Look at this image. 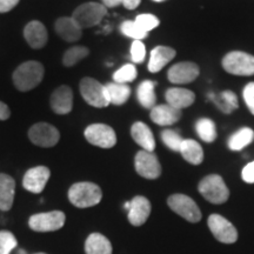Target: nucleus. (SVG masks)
I'll return each mask as SVG.
<instances>
[{"label": "nucleus", "instance_id": "nucleus-1", "mask_svg": "<svg viewBox=\"0 0 254 254\" xmlns=\"http://www.w3.org/2000/svg\"><path fill=\"white\" fill-rule=\"evenodd\" d=\"M103 198L100 187L93 183H77L68 190V199L72 205L79 208H87L98 205Z\"/></svg>", "mask_w": 254, "mask_h": 254}, {"label": "nucleus", "instance_id": "nucleus-2", "mask_svg": "<svg viewBox=\"0 0 254 254\" xmlns=\"http://www.w3.org/2000/svg\"><path fill=\"white\" fill-rule=\"evenodd\" d=\"M44 78V66L39 62L21 64L13 73V82L19 91L26 92L37 87Z\"/></svg>", "mask_w": 254, "mask_h": 254}, {"label": "nucleus", "instance_id": "nucleus-3", "mask_svg": "<svg viewBox=\"0 0 254 254\" xmlns=\"http://www.w3.org/2000/svg\"><path fill=\"white\" fill-rule=\"evenodd\" d=\"M198 190L204 198L212 204H224L230 198V190L224 179L218 174L205 177L199 183Z\"/></svg>", "mask_w": 254, "mask_h": 254}, {"label": "nucleus", "instance_id": "nucleus-4", "mask_svg": "<svg viewBox=\"0 0 254 254\" xmlns=\"http://www.w3.org/2000/svg\"><path fill=\"white\" fill-rule=\"evenodd\" d=\"M80 93L84 100L93 107L103 109V107L109 106L111 104L106 87L95 79H82L80 81Z\"/></svg>", "mask_w": 254, "mask_h": 254}, {"label": "nucleus", "instance_id": "nucleus-5", "mask_svg": "<svg viewBox=\"0 0 254 254\" xmlns=\"http://www.w3.org/2000/svg\"><path fill=\"white\" fill-rule=\"evenodd\" d=\"M167 205L178 215L190 222H198L201 220V211L195 201L185 194H173L167 199Z\"/></svg>", "mask_w": 254, "mask_h": 254}, {"label": "nucleus", "instance_id": "nucleus-6", "mask_svg": "<svg viewBox=\"0 0 254 254\" xmlns=\"http://www.w3.org/2000/svg\"><path fill=\"white\" fill-rule=\"evenodd\" d=\"M222 67L226 72L236 75H253L254 74V57L249 53L234 51L228 53L222 59Z\"/></svg>", "mask_w": 254, "mask_h": 254}, {"label": "nucleus", "instance_id": "nucleus-7", "mask_svg": "<svg viewBox=\"0 0 254 254\" xmlns=\"http://www.w3.org/2000/svg\"><path fill=\"white\" fill-rule=\"evenodd\" d=\"M106 14V7L97 2L82 4L73 13V20L81 28H88L99 24Z\"/></svg>", "mask_w": 254, "mask_h": 254}, {"label": "nucleus", "instance_id": "nucleus-8", "mask_svg": "<svg viewBox=\"0 0 254 254\" xmlns=\"http://www.w3.org/2000/svg\"><path fill=\"white\" fill-rule=\"evenodd\" d=\"M66 215L62 211L33 214L28 219V226L36 232L58 231L65 225Z\"/></svg>", "mask_w": 254, "mask_h": 254}, {"label": "nucleus", "instance_id": "nucleus-9", "mask_svg": "<svg viewBox=\"0 0 254 254\" xmlns=\"http://www.w3.org/2000/svg\"><path fill=\"white\" fill-rule=\"evenodd\" d=\"M208 227L213 237L222 244H233L238 240V231L231 221L220 214H211L208 218Z\"/></svg>", "mask_w": 254, "mask_h": 254}, {"label": "nucleus", "instance_id": "nucleus-10", "mask_svg": "<svg viewBox=\"0 0 254 254\" xmlns=\"http://www.w3.org/2000/svg\"><path fill=\"white\" fill-rule=\"evenodd\" d=\"M85 138L90 144L101 148H111L117 142L114 129L105 124H93L88 126L85 129Z\"/></svg>", "mask_w": 254, "mask_h": 254}, {"label": "nucleus", "instance_id": "nucleus-11", "mask_svg": "<svg viewBox=\"0 0 254 254\" xmlns=\"http://www.w3.org/2000/svg\"><path fill=\"white\" fill-rule=\"evenodd\" d=\"M28 136L34 145L40 147H52L58 144L60 134L55 126L46 123H39L31 127Z\"/></svg>", "mask_w": 254, "mask_h": 254}, {"label": "nucleus", "instance_id": "nucleus-12", "mask_svg": "<svg viewBox=\"0 0 254 254\" xmlns=\"http://www.w3.org/2000/svg\"><path fill=\"white\" fill-rule=\"evenodd\" d=\"M135 170L139 176L146 179H157L161 174V166L153 152L139 151L135 155Z\"/></svg>", "mask_w": 254, "mask_h": 254}, {"label": "nucleus", "instance_id": "nucleus-13", "mask_svg": "<svg viewBox=\"0 0 254 254\" xmlns=\"http://www.w3.org/2000/svg\"><path fill=\"white\" fill-rule=\"evenodd\" d=\"M50 170L45 166H37L30 168L25 173L23 180L25 190H27L31 193H34V194H39L45 189L46 184L50 179Z\"/></svg>", "mask_w": 254, "mask_h": 254}, {"label": "nucleus", "instance_id": "nucleus-14", "mask_svg": "<svg viewBox=\"0 0 254 254\" xmlns=\"http://www.w3.org/2000/svg\"><path fill=\"white\" fill-rule=\"evenodd\" d=\"M199 75V67L192 62L176 64L168 69L167 78L173 84H189L194 81Z\"/></svg>", "mask_w": 254, "mask_h": 254}, {"label": "nucleus", "instance_id": "nucleus-15", "mask_svg": "<svg viewBox=\"0 0 254 254\" xmlns=\"http://www.w3.org/2000/svg\"><path fill=\"white\" fill-rule=\"evenodd\" d=\"M150 200L142 195H136L132 199L131 207L128 209V221L133 226H141L147 221L151 214Z\"/></svg>", "mask_w": 254, "mask_h": 254}, {"label": "nucleus", "instance_id": "nucleus-16", "mask_svg": "<svg viewBox=\"0 0 254 254\" xmlns=\"http://www.w3.org/2000/svg\"><path fill=\"white\" fill-rule=\"evenodd\" d=\"M51 107L57 114H67L73 107V93L68 86H60L51 95Z\"/></svg>", "mask_w": 254, "mask_h": 254}, {"label": "nucleus", "instance_id": "nucleus-17", "mask_svg": "<svg viewBox=\"0 0 254 254\" xmlns=\"http://www.w3.org/2000/svg\"><path fill=\"white\" fill-rule=\"evenodd\" d=\"M182 118V111L174 109L170 105H159L151 111V119L160 126H170Z\"/></svg>", "mask_w": 254, "mask_h": 254}, {"label": "nucleus", "instance_id": "nucleus-18", "mask_svg": "<svg viewBox=\"0 0 254 254\" xmlns=\"http://www.w3.org/2000/svg\"><path fill=\"white\" fill-rule=\"evenodd\" d=\"M132 138L144 151L153 152L155 148L154 135L152 133L151 128L146 124L138 122L133 124L131 128Z\"/></svg>", "mask_w": 254, "mask_h": 254}, {"label": "nucleus", "instance_id": "nucleus-19", "mask_svg": "<svg viewBox=\"0 0 254 254\" xmlns=\"http://www.w3.org/2000/svg\"><path fill=\"white\" fill-rule=\"evenodd\" d=\"M25 39L33 49H41L47 43V31L40 21H31L24 30Z\"/></svg>", "mask_w": 254, "mask_h": 254}, {"label": "nucleus", "instance_id": "nucleus-20", "mask_svg": "<svg viewBox=\"0 0 254 254\" xmlns=\"http://www.w3.org/2000/svg\"><path fill=\"white\" fill-rule=\"evenodd\" d=\"M165 97L170 106L180 111L190 106L195 100V94L186 88H170L166 91Z\"/></svg>", "mask_w": 254, "mask_h": 254}, {"label": "nucleus", "instance_id": "nucleus-21", "mask_svg": "<svg viewBox=\"0 0 254 254\" xmlns=\"http://www.w3.org/2000/svg\"><path fill=\"white\" fill-rule=\"evenodd\" d=\"M176 57V51L167 46H157L151 52L148 69L152 73H157L163 69L168 63Z\"/></svg>", "mask_w": 254, "mask_h": 254}, {"label": "nucleus", "instance_id": "nucleus-22", "mask_svg": "<svg viewBox=\"0 0 254 254\" xmlns=\"http://www.w3.org/2000/svg\"><path fill=\"white\" fill-rule=\"evenodd\" d=\"M15 193V182L8 174L0 173V209L9 211L12 208Z\"/></svg>", "mask_w": 254, "mask_h": 254}, {"label": "nucleus", "instance_id": "nucleus-23", "mask_svg": "<svg viewBox=\"0 0 254 254\" xmlns=\"http://www.w3.org/2000/svg\"><path fill=\"white\" fill-rule=\"evenodd\" d=\"M56 31L64 40L69 41H77L81 38L82 30L79 27V25L73 20V18H60L56 23Z\"/></svg>", "mask_w": 254, "mask_h": 254}, {"label": "nucleus", "instance_id": "nucleus-24", "mask_svg": "<svg viewBox=\"0 0 254 254\" xmlns=\"http://www.w3.org/2000/svg\"><path fill=\"white\" fill-rule=\"evenodd\" d=\"M112 244L100 233H92L85 243L86 254H112Z\"/></svg>", "mask_w": 254, "mask_h": 254}, {"label": "nucleus", "instance_id": "nucleus-25", "mask_svg": "<svg viewBox=\"0 0 254 254\" xmlns=\"http://www.w3.org/2000/svg\"><path fill=\"white\" fill-rule=\"evenodd\" d=\"M179 152L182 153L187 163L192 165H200L204 160L202 147L195 140H192V139H184Z\"/></svg>", "mask_w": 254, "mask_h": 254}, {"label": "nucleus", "instance_id": "nucleus-26", "mask_svg": "<svg viewBox=\"0 0 254 254\" xmlns=\"http://www.w3.org/2000/svg\"><path fill=\"white\" fill-rule=\"evenodd\" d=\"M107 93H109L110 103L114 105H123L128 100L131 95V88L126 84H119V82H110L105 85Z\"/></svg>", "mask_w": 254, "mask_h": 254}, {"label": "nucleus", "instance_id": "nucleus-27", "mask_svg": "<svg viewBox=\"0 0 254 254\" xmlns=\"http://www.w3.org/2000/svg\"><path fill=\"white\" fill-rule=\"evenodd\" d=\"M155 84L151 80L142 81L138 87V100L142 107L145 109H153L155 105V97L154 92Z\"/></svg>", "mask_w": 254, "mask_h": 254}, {"label": "nucleus", "instance_id": "nucleus-28", "mask_svg": "<svg viewBox=\"0 0 254 254\" xmlns=\"http://www.w3.org/2000/svg\"><path fill=\"white\" fill-rule=\"evenodd\" d=\"M254 139V132L249 127H244L234 133L228 139V147L232 151H241L247 145H250Z\"/></svg>", "mask_w": 254, "mask_h": 254}, {"label": "nucleus", "instance_id": "nucleus-29", "mask_svg": "<svg viewBox=\"0 0 254 254\" xmlns=\"http://www.w3.org/2000/svg\"><path fill=\"white\" fill-rule=\"evenodd\" d=\"M209 98L224 113H231L233 110L238 109V98L232 91H224L219 95L209 94Z\"/></svg>", "mask_w": 254, "mask_h": 254}, {"label": "nucleus", "instance_id": "nucleus-30", "mask_svg": "<svg viewBox=\"0 0 254 254\" xmlns=\"http://www.w3.org/2000/svg\"><path fill=\"white\" fill-rule=\"evenodd\" d=\"M195 131L201 140L205 142H212L217 138V128H215L214 123L208 118L200 119L195 124Z\"/></svg>", "mask_w": 254, "mask_h": 254}, {"label": "nucleus", "instance_id": "nucleus-31", "mask_svg": "<svg viewBox=\"0 0 254 254\" xmlns=\"http://www.w3.org/2000/svg\"><path fill=\"white\" fill-rule=\"evenodd\" d=\"M88 56V50L86 47H82V46H74L72 49L67 50L64 55L63 58V64L65 66H73L75 65L79 60L86 58Z\"/></svg>", "mask_w": 254, "mask_h": 254}, {"label": "nucleus", "instance_id": "nucleus-32", "mask_svg": "<svg viewBox=\"0 0 254 254\" xmlns=\"http://www.w3.org/2000/svg\"><path fill=\"white\" fill-rule=\"evenodd\" d=\"M161 139H163L164 144L167 146L170 150L179 152L180 151V146H182L184 139L182 138V135L179 133L173 131V129H165L161 133Z\"/></svg>", "mask_w": 254, "mask_h": 254}, {"label": "nucleus", "instance_id": "nucleus-33", "mask_svg": "<svg viewBox=\"0 0 254 254\" xmlns=\"http://www.w3.org/2000/svg\"><path fill=\"white\" fill-rule=\"evenodd\" d=\"M136 78V68L132 64H127L123 66L118 71L113 74L114 82H119V84H126L128 81H133Z\"/></svg>", "mask_w": 254, "mask_h": 254}, {"label": "nucleus", "instance_id": "nucleus-34", "mask_svg": "<svg viewBox=\"0 0 254 254\" xmlns=\"http://www.w3.org/2000/svg\"><path fill=\"white\" fill-rule=\"evenodd\" d=\"M17 246L18 241L13 233L8 231H0V254H11Z\"/></svg>", "mask_w": 254, "mask_h": 254}, {"label": "nucleus", "instance_id": "nucleus-35", "mask_svg": "<svg viewBox=\"0 0 254 254\" xmlns=\"http://www.w3.org/2000/svg\"><path fill=\"white\" fill-rule=\"evenodd\" d=\"M120 28H122V32L125 34V36L132 38V39L134 40H141L147 36L146 32L142 31L141 28L134 23V21H131V20H127L125 23H123L122 27Z\"/></svg>", "mask_w": 254, "mask_h": 254}, {"label": "nucleus", "instance_id": "nucleus-36", "mask_svg": "<svg viewBox=\"0 0 254 254\" xmlns=\"http://www.w3.org/2000/svg\"><path fill=\"white\" fill-rule=\"evenodd\" d=\"M134 23L141 28L142 31L150 32L159 25V19L153 14H140L135 18Z\"/></svg>", "mask_w": 254, "mask_h": 254}, {"label": "nucleus", "instance_id": "nucleus-37", "mask_svg": "<svg viewBox=\"0 0 254 254\" xmlns=\"http://www.w3.org/2000/svg\"><path fill=\"white\" fill-rule=\"evenodd\" d=\"M146 56L145 45L141 43V40H134L131 47V58L133 63L140 64L144 62Z\"/></svg>", "mask_w": 254, "mask_h": 254}, {"label": "nucleus", "instance_id": "nucleus-38", "mask_svg": "<svg viewBox=\"0 0 254 254\" xmlns=\"http://www.w3.org/2000/svg\"><path fill=\"white\" fill-rule=\"evenodd\" d=\"M243 95L247 107L254 116V82H250V84L246 85L245 88H244Z\"/></svg>", "mask_w": 254, "mask_h": 254}, {"label": "nucleus", "instance_id": "nucleus-39", "mask_svg": "<svg viewBox=\"0 0 254 254\" xmlns=\"http://www.w3.org/2000/svg\"><path fill=\"white\" fill-rule=\"evenodd\" d=\"M243 180L247 184H254V161L247 164L241 173Z\"/></svg>", "mask_w": 254, "mask_h": 254}, {"label": "nucleus", "instance_id": "nucleus-40", "mask_svg": "<svg viewBox=\"0 0 254 254\" xmlns=\"http://www.w3.org/2000/svg\"><path fill=\"white\" fill-rule=\"evenodd\" d=\"M19 2V0H0V13L11 11Z\"/></svg>", "mask_w": 254, "mask_h": 254}, {"label": "nucleus", "instance_id": "nucleus-41", "mask_svg": "<svg viewBox=\"0 0 254 254\" xmlns=\"http://www.w3.org/2000/svg\"><path fill=\"white\" fill-rule=\"evenodd\" d=\"M9 114H11V113H9L7 105L2 103V101H0V120L8 119Z\"/></svg>", "mask_w": 254, "mask_h": 254}, {"label": "nucleus", "instance_id": "nucleus-42", "mask_svg": "<svg viewBox=\"0 0 254 254\" xmlns=\"http://www.w3.org/2000/svg\"><path fill=\"white\" fill-rule=\"evenodd\" d=\"M141 0H124L123 4L127 9H134L138 7V5L140 4Z\"/></svg>", "mask_w": 254, "mask_h": 254}, {"label": "nucleus", "instance_id": "nucleus-43", "mask_svg": "<svg viewBox=\"0 0 254 254\" xmlns=\"http://www.w3.org/2000/svg\"><path fill=\"white\" fill-rule=\"evenodd\" d=\"M103 1L105 6H107V7H116L119 4H123L124 0H103Z\"/></svg>", "mask_w": 254, "mask_h": 254}, {"label": "nucleus", "instance_id": "nucleus-44", "mask_svg": "<svg viewBox=\"0 0 254 254\" xmlns=\"http://www.w3.org/2000/svg\"><path fill=\"white\" fill-rule=\"evenodd\" d=\"M124 207H125V209H127V211H128L129 207H131V201L125 202V205H124Z\"/></svg>", "mask_w": 254, "mask_h": 254}, {"label": "nucleus", "instance_id": "nucleus-45", "mask_svg": "<svg viewBox=\"0 0 254 254\" xmlns=\"http://www.w3.org/2000/svg\"><path fill=\"white\" fill-rule=\"evenodd\" d=\"M154 1H157V2H160V1H164V0H154Z\"/></svg>", "mask_w": 254, "mask_h": 254}, {"label": "nucleus", "instance_id": "nucleus-46", "mask_svg": "<svg viewBox=\"0 0 254 254\" xmlns=\"http://www.w3.org/2000/svg\"><path fill=\"white\" fill-rule=\"evenodd\" d=\"M36 254H46V253H36Z\"/></svg>", "mask_w": 254, "mask_h": 254}]
</instances>
